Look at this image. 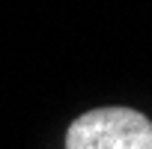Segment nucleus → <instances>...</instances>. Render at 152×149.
<instances>
[{
    "mask_svg": "<svg viewBox=\"0 0 152 149\" xmlns=\"http://www.w3.org/2000/svg\"><path fill=\"white\" fill-rule=\"evenodd\" d=\"M66 149H152V122L131 107H99L72 122Z\"/></svg>",
    "mask_w": 152,
    "mask_h": 149,
    "instance_id": "obj_1",
    "label": "nucleus"
}]
</instances>
